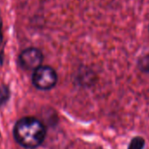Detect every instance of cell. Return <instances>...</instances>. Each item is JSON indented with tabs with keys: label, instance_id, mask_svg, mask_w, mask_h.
Masks as SVG:
<instances>
[{
	"label": "cell",
	"instance_id": "cell-1",
	"mask_svg": "<svg viewBox=\"0 0 149 149\" xmlns=\"http://www.w3.org/2000/svg\"><path fill=\"white\" fill-rule=\"evenodd\" d=\"M46 127L39 119L33 117L20 118L14 125L13 135L16 141L26 148H36L46 137Z\"/></svg>",
	"mask_w": 149,
	"mask_h": 149
},
{
	"label": "cell",
	"instance_id": "cell-2",
	"mask_svg": "<svg viewBox=\"0 0 149 149\" xmlns=\"http://www.w3.org/2000/svg\"><path fill=\"white\" fill-rule=\"evenodd\" d=\"M58 77L55 70L49 66H40L33 71L32 82L35 88L40 91H49L57 84Z\"/></svg>",
	"mask_w": 149,
	"mask_h": 149
},
{
	"label": "cell",
	"instance_id": "cell-3",
	"mask_svg": "<svg viewBox=\"0 0 149 149\" xmlns=\"http://www.w3.org/2000/svg\"><path fill=\"white\" fill-rule=\"evenodd\" d=\"M19 61L20 66L24 69L34 71L41 66L43 61V54L36 47H28L21 52Z\"/></svg>",
	"mask_w": 149,
	"mask_h": 149
},
{
	"label": "cell",
	"instance_id": "cell-4",
	"mask_svg": "<svg viewBox=\"0 0 149 149\" xmlns=\"http://www.w3.org/2000/svg\"><path fill=\"white\" fill-rule=\"evenodd\" d=\"M138 68L140 71L149 74V54L139 58L138 61Z\"/></svg>",
	"mask_w": 149,
	"mask_h": 149
},
{
	"label": "cell",
	"instance_id": "cell-5",
	"mask_svg": "<svg viewBox=\"0 0 149 149\" xmlns=\"http://www.w3.org/2000/svg\"><path fill=\"white\" fill-rule=\"evenodd\" d=\"M145 146V140L142 137H135L130 142L128 149H143Z\"/></svg>",
	"mask_w": 149,
	"mask_h": 149
},
{
	"label": "cell",
	"instance_id": "cell-6",
	"mask_svg": "<svg viewBox=\"0 0 149 149\" xmlns=\"http://www.w3.org/2000/svg\"><path fill=\"white\" fill-rule=\"evenodd\" d=\"M9 98V91L6 86L0 88V106H2Z\"/></svg>",
	"mask_w": 149,
	"mask_h": 149
},
{
	"label": "cell",
	"instance_id": "cell-7",
	"mask_svg": "<svg viewBox=\"0 0 149 149\" xmlns=\"http://www.w3.org/2000/svg\"><path fill=\"white\" fill-rule=\"evenodd\" d=\"M3 40V36H2V21L0 19V44L2 42Z\"/></svg>",
	"mask_w": 149,
	"mask_h": 149
},
{
	"label": "cell",
	"instance_id": "cell-8",
	"mask_svg": "<svg viewBox=\"0 0 149 149\" xmlns=\"http://www.w3.org/2000/svg\"><path fill=\"white\" fill-rule=\"evenodd\" d=\"M148 33H149V26H148Z\"/></svg>",
	"mask_w": 149,
	"mask_h": 149
}]
</instances>
